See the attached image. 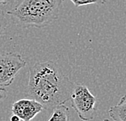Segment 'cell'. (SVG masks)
Listing matches in <instances>:
<instances>
[{
  "label": "cell",
  "instance_id": "cell-1",
  "mask_svg": "<svg viewBox=\"0 0 126 121\" xmlns=\"http://www.w3.org/2000/svg\"><path fill=\"white\" fill-rule=\"evenodd\" d=\"M74 83L51 60L36 63L29 70L27 94L47 110L70 100Z\"/></svg>",
  "mask_w": 126,
  "mask_h": 121
},
{
  "label": "cell",
  "instance_id": "cell-2",
  "mask_svg": "<svg viewBox=\"0 0 126 121\" xmlns=\"http://www.w3.org/2000/svg\"><path fill=\"white\" fill-rule=\"evenodd\" d=\"M63 0H16L7 14L22 28H41L59 17Z\"/></svg>",
  "mask_w": 126,
  "mask_h": 121
},
{
  "label": "cell",
  "instance_id": "cell-3",
  "mask_svg": "<svg viewBox=\"0 0 126 121\" xmlns=\"http://www.w3.org/2000/svg\"><path fill=\"white\" fill-rule=\"evenodd\" d=\"M70 100L71 106L80 120L91 121L95 118L97 114V100L87 85L74 83Z\"/></svg>",
  "mask_w": 126,
  "mask_h": 121
},
{
  "label": "cell",
  "instance_id": "cell-4",
  "mask_svg": "<svg viewBox=\"0 0 126 121\" xmlns=\"http://www.w3.org/2000/svg\"><path fill=\"white\" fill-rule=\"evenodd\" d=\"M26 64V61L18 53L0 54V87L12 84L16 75Z\"/></svg>",
  "mask_w": 126,
  "mask_h": 121
},
{
  "label": "cell",
  "instance_id": "cell-5",
  "mask_svg": "<svg viewBox=\"0 0 126 121\" xmlns=\"http://www.w3.org/2000/svg\"><path fill=\"white\" fill-rule=\"evenodd\" d=\"M44 106L33 98L19 99L13 103L11 112L18 116L22 121H31L40 112L43 111Z\"/></svg>",
  "mask_w": 126,
  "mask_h": 121
},
{
  "label": "cell",
  "instance_id": "cell-6",
  "mask_svg": "<svg viewBox=\"0 0 126 121\" xmlns=\"http://www.w3.org/2000/svg\"><path fill=\"white\" fill-rule=\"evenodd\" d=\"M108 114L114 121H126V96L123 95L116 106H111Z\"/></svg>",
  "mask_w": 126,
  "mask_h": 121
},
{
  "label": "cell",
  "instance_id": "cell-7",
  "mask_svg": "<svg viewBox=\"0 0 126 121\" xmlns=\"http://www.w3.org/2000/svg\"><path fill=\"white\" fill-rule=\"evenodd\" d=\"M48 121H70V111L64 104L53 108L52 116Z\"/></svg>",
  "mask_w": 126,
  "mask_h": 121
},
{
  "label": "cell",
  "instance_id": "cell-8",
  "mask_svg": "<svg viewBox=\"0 0 126 121\" xmlns=\"http://www.w3.org/2000/svg\"><path fill=\"white\" fill-rule=\"evenodd\" d=\"M75 7H82L86 5L98 4L102 5L107 2V0H70Z\"/></svg>",
  "mask_w": 126,
  "mask_h": 121
},
{
  "label": "cell",
  "instance_id": "cell-9",
  "mask_svg": "<svg viewBox=\"0 0 126 121\" xmlns=\"http://www.w3.org/2000/svg\"><path fill=\"white\" fill-rule=\"evenodd\" d=\"M8 21L5 16L3 11L0 10V37H1L5 32L6 28L7 27Z\"/></svg>",
  "mask_w": 126,
  "mask_h": 121
},
{
  "label": "cell",
  "instance_id": "cell-10",
  "mask_svg": "<svg viewBox=\"0 0 126 121\" xmlns=\"http://www.w3.org/2000/svg\"><path fill=\"white\" fill-rule=\"evenodd\" d=\"M8 95V92L7 90H5L3 87H0V101L4 100L5 98H7Z\"/></svg>",
  "mask_w": 126,
  "mask_h": 121
},
{
  "label": "cell",
  "instance_id": "cell-11",
  "mask_svg": "<svg viewBox=\"0 0 126 121\" xmlns=\"http://www.w3.org/2000/svg\"><path fill=\"white\" fill-rule=\"evenodd\" d=\"M10 120H11V121H21L20 119H19V118L18 116H16V115H13V114H12V116H11Z\"/></svg>",
  "mask_w": 126,
  "mask_h": 121
},
{
  "label": "cell",
  "instance_id": "cell-12",
  "mask_svg": "<svg viewBox=\"0 0 126 121\" xmlns=\"http://www.w3.org/2000/svg\"><path fill=\"white\" fill-rule=\"evenodd\" d=\"M8 0H0V6H3L7 3Z\"/></svg>",
  "mask_w": 126,
  "mask_h": 121
},
{
  "label": "cell",
  "instance_id": "cell-13",
  "mask_svg": "<svg viewBox=\"0 0 126 121\" xmlns=\"http://www.w3.org/2000/svg\"><path fill=\"white\" fill-rule=\"evenodd\" d=\"M104 121H111V120H108V119H105V120H104Z\"/></svg>",
  "mask_w": 126,
  "mask_h": 121
}]
</instances>
